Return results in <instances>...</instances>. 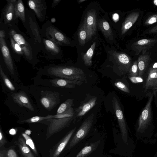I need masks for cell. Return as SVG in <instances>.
I'll return each instance as SVG.
<instances>
[{"label": "cell", "mask_w": 157, "mask_h": 157, "mask_svg": "<svg viewBox=\"0 0 157 157\" xmlns=\"http://www.w3.org/2000/svg\"><path fill=\"white\" fill-rule=\"evenodd\" d=\"M76 128L70 131L54 147L50 153V157H59L63 150L72 136L75 132Z\"/></svg>", "instance_id": "cell-14"}, {"label": "cell", "mask_w": 157, "mask_h": 157, "mask_svg": "<svg viewBox=\"0 0 157 157\" xmlns=\"http://www.w3.org/2000/svg\"><path fill=\"white\" fill-rule=\"evenodd\" d=\"M113 19L115 21H117L119 19V16L117 14L115 13L113 16Z\"/></svg>", "instance_id": "cell-45"}, {"label": "cell", "mask_w": 157, "mask_h": 157, "mask_svg": "<svg viewBox=\"0 0 157 157\" xmlns=\"http://www.w3.org/2000/svg\"><path fill=\"white\" fill-rule=\"evenodd\" d=\"M95 45L96 42H94L86 53H82V59L85 64L87 66H90L92 64L91 59L93 55Z\"/></svg>", "instance_id": "cell-27"}, {"label": "cell", "mask_w": 157, "mask_h": 157, "mask_svg": "<svg viewBox=\"0 0 157 157\" xmlns=\"http://www.w3.org/2000/svg\"><path fill=\"white\" fill-rule=\"evenodd\" d=\"M52 115H49L45 117L34 116L30 118L25 120L20 121L21 123H32L40 122L44 120L52 118Z\"/></svg>", "instance_id": "cell-29"}, {"label": "cell", "mask_w": 157, "mask_h": 157, "mask_svg": "<svg viewBox=\"0 0 157 157\" xmlns=\"http://www.w3.org/2000/svg\"><path fill=\"white\" fill-rule=\"evenodd\" d=\"M112 54L121 71L125 73L128 72L132 65L130 57L125 54L115 51L113 52Z\"/></svg>", "instance_id": "cell-13"}, {"label": "cell", "mask_w": 157, "mask_h": 157, "mask_svg": "<svg viewBox=\"0 0 157 157\" xmlns=\"http://www.w3.org/2000/svg\"><path fill=\"white\" fill-rule=\"evenodd\" d=\"M17 0H7L8 3L3 12L4 23L6 24L11 25L12 26V22L15 21V6Z\"/></svg>", "instance_id": "cell-15"}, {"label": "cell", "mask_w": 157, "mask_h": 157, "mask_svg": "<svg viewBox=\"0 0 157 157\" xmlns=\"http://www.w3.org/2000/svg\"><path fill=\"white\" fill-rule=\"evenodd\" d=\"M157 22V14L153 15L149 17L145 21V24L150 25Z\"/></svg>", "instance_id": "cell-37"}, {"label": "cell", "mask_w": 157, "mask_h": 157, "mask_svg": "<svg viewBox=\"0 0 157 157\" xmlns=\"http://www.w3.org/2000/svg\"><path fill=\"white\" fill-rule=\"evenodd\" d=\"M97 100L96 97L91 98L86 103L79 106L76 109V115L78 117H81L85 114L95 106Z\"/></svg>", "instance_id": "cell-20"}, {"label": "cell", "mask_w": 157, "mask_h": 157, "mask_svg": "<svg viewBox=\"0 0 157 157\" xmlns=\"http://www.w3.org/2000/svg\"><path fill=\"white\" fill-rule=\"evenodd\" d=\"M16 133L15 130L14 129H12L10 131V133L12 135H14Z\"/></svg>", "instance_id": "cell-46"}, {"label": "cell", "mask_w": 157, "mask_h": 157, "mask_svg": "<svg viewBox=\"0 0 157 157\" xmlns=\"http://www.w3.org/2000/svg\"><path fill=\"white\" fill-rule=\"evenodd\" d=\"M93 145H89L84 147L75 157H84L90 153L93 150Z\"/></svg>", "instance_id": "cell-34"}, {"label": "cell", "mask_w": 157, "mask_h": 157, "mask_svg": "<svg viewBox=\"0 0 157 157\" xmlns=\"http://www.w3.org/2000/svg\"><path fill=\"white\" fill-rule=\"evenodd\" d=\"M157 42L156 39H144L133 43L132 47L136 52V55H138L142 51L143 53H145L147 49L153 46Z\"/></svg>", "instance_id": "cell-16"}, {"label": "cell", "mask_w": 157, "mask_h": 157, "mask_svg": "<svg viewBox=\"0 0 157 157\" xmlns=\"http://www.w3.org/2000/svg\"><path fill=\"white\" fill-rule=\"evenodd\" d=\"M147 95L148 100L143 109L138 120V132H143L147 128L152 120L151 105L153 99V95L149 92Z\"/></svg>", "instance_id": "cell-4"}, {"label": "cell", "mask_w": 157, "mask_h": 157, "mask_svg": "<svg viewBox=\"0 0 157 157\" xmlns=\"http://www.w3.org/2000/svg\"><path fill=\"white\" fill-rule=\"evenodd\" d=\"M78 36L79 44L84 46L87 38V33L85 23L84 20L79 27Z\"/></svg>", "instance_id": "cell-26"}, {"label": "cell", "mask_w": 157, "mask_h": 157, "mask_svg": "<svg viewBox=\"0 0 157 157\" xmlns=\"http://www.w3.org/2000/svg\"><path fill=\"white\" fill-rule=\"evenodd\" d=\"M128 73L130 76H139V69L137 61H135L132 64Z\"/></svg>", "instance_id": "cell-35"}, {"label": "cell", "mask_w": 157, "mask_h": 157, "mask_svg": "<svg viewBox=\"0 0 157 157\" xmlns=\"http://www.w3.org/2000/svg\"><path fill=\"white\" fill-rule=\"evenodd\" d=\"M86 1V0H79L78 1V3H81L84 1Z\"/></svg>", "instance_id": "cell-48"}, {"label": "cell", "mask_w": 157, "mask_h": 157, "mask_svg": "<svg viewBox=\"0 0 157 157\" xmlns=\"http://www.w3.org/2000/svg\"><path fill=\"white\" fill-rule=\"evenodd\" d=\"M139 16L138 12L130 13L125 18L122 24L121 28V34L125 33L135 23Z\"/></svg>", "instance_id": "cell-19"}, {"label": "cell", "mask_w": 157, "mask_h": 157, "mask_svg": "<svg viewBox=\"0 0 157 157\" xmlns=\"http://www.w3.org/2000/svg\"><path fill=\"white\" fill-rule=\"evenodd\" d=\"M40 101L43 106L48 111L52 109L59 103V94L55 92L46 91Z\"/></svg>", "instance_id": "cell-9"}, {"label": "cell", "mask_w": 157, "mask_h": 157, "mask_svg": "<svg viewBox=\"0 0 157 157\" xmlns=\"http://www.w3.org/2000/svg\"><path fill=\"white\" fill-rule=\"evenodd\" d=\"M94 115L91 114L82 124L77 132L68 144L67 148L70 149L82 140L90 131L93 124Z\"/></svg>", "instance_id": "cell-5"}, {"label": "cell", "mask_w": 157, "mask_h": 157, "mask_svg": "<svg viewBox=\"0 0 157 157\" xmlns=\"http://www.w3.org/2000/svg\"><path fill=\"white\" fill-rule=\"evenodd\" d=\"M73 101V99H69L66 100L59 106L57 110L56 114H62L72 107Z\"/></svg>", "instance_id": "cell-28"}, {"label": "cell", "mask_w": 157, "mask_h": 157, "mask_svg": "<svg viewBox=\"0 0 157 157\" xmlns=\"http://www.w3.org/2000/svg\"><path fill=\"white\" fill-rule=\"evenodd\" d=\"M97 26L106 38H113V34L108 22L104 19L97 20Z\"/></svg>", "instance_id": "cell-23"}, {"label": "cell", "mask_w": 157, "mask_h": 157, "mask_svg": "<svg viewBox=\"0 0 157 157\" xmlns=\"http://www.w3.org/2000/svg\"><path fill=\"white\" fill-rule=\"evenodd\" d=\"M17 143L23 157H35L31 152L23 138L19 137Z\"/></svg>", "instance_id": "cell-24"}, {"label": "cell", "mask_w": 157, "mask_h": 157, "mask_svg": "<svg viewBox=\"0 0 157 157\" xmlns=\"http://www.w3.org/2000/svg\"><path fill=\"white\" fill-rule=\"evenodd\" d=\"M74 111L72 107L64 113L60 114L52 115V118H63L74 117Z\"/></svg>", "instance_id": "cell-33"}, {"label": "cell", "mask_w": 157, "mask_h": 157, "mask_svg": "<svg viewBox=\"0 0 157 157\" xmlns=\"http://www.w3.org/2000/svg\"><path fill=\"white\" fill-rule=\"evenodd\" d=\"M44 24L42 28L43 35L56 44L59 45H69V39L51 24L47 22Z\"/></svg>", "instance_id": "cell-2"}, {"label": "cell", "mask_w": 157, "mask_h": 157, "mask_svg": "<svg viewBox=\"0 0 157 157\" xmlns=\"http://www.w3.org/2000/svg\"><path fill=\"white\" fill-rule=\"evenodd\" d=\"M145 90L153 91L154 95L157 92V62L153 64L149 68L145 82Z\"/></svg>", "instance_id": "cell-10"}, {"label": "cell", "mask_w": 157, "mask_h": 157, "mask_svg": "<svg viewBox=\"0 0 157 157\" xmlns=\"http://www.w3.org/2000/svg\"><path fill=\"white\" fill-rule=\"evenodd\" d=\"M143 53L138 58L137 60L139 69V76L142 77L146 69L150 60L148 55Z\"/></svg>", "instance_id": "cell-22"}, {"label": "cell", "mask_w": 157, "mask_h": 157, "mask_svg": "<svg viewBox=\"0 0 157 157\" xmlns=\"http://www.w3.org/2000/svg\"><path fill=\"white\" fill-rule=\"evenodd\" d=\"M43 41L47 52L56 58H58L61 52L58 45L49 39L43 38Z\"/></svg>", "instance_id": "cell-21"}, {"label": "cell", "mask_w": 157, "mask_h": 157, "mask_svg": "<svg viewBox=\"0 0 157 157\" xmlns=\"http://www.w3.org/2000/svg\"><path fill=\"white\" fill-rule=\"evenodd\" d=\"M73 117L46 119L49 122L46 133V138H49L53 134L60 131L69 125L73 119Z\"/></svg>", "instance_id": "cell-6"}, {"label": "cell", "mask_w": 157, "mask_h": 157, "mask_svg": "<svg viewBox=\"0 0 157 157\" xmlns=\"http://www.w3.org/2000/svg\"><path fill=\"white\" fill-rule=\"evenodd\" d=\"M61 0H54L53 1L52 3V7H54L56 6Z\"/></svg>", "instance_id": "cell-44"}, {"label": "cell", "mask_w": 157, "mask_h": 157, "mask_svg": "<svg viewBox=\"0 0 157 157\" xmlns=\"http://www.w3.org/2000/svg\"><path fill=\"white\" fill-rule=\"evenodd\" d=\"M87 33L86 42L90 41L94 36L97 31V20L96 11L94 9L88 10L86 13L84 20Z\"/></svg>", "instance_id": "cell-8"}, {"label": "cell", "mask_w": 157, "mask_h": 157, "mask_svg": "<svg viewBox=\"0 0 157 157\" xmlns=\"http://www.w3.org/2000/svg\"></svg>", "instance_id": "cell-49"}, {"label": "cell", "mask_w": 157, "mask_h": 157, "mask_svg": "<svg viewBox=\"0 0 157 157\" xmlns=\"http://www.w3.org/2000/svg\"><path fill=\"white\" fill-rule=\"evenodd\" d=\"M6 150L1 149L0 150V157H6Z\"/></svg>", "instance_id": "cell-42"}, {"label": "cell", "mask_w": 157, "mask_h": 157, "mask_svg": "<svg viewBox=\"0 0 157 157\" xmlns=\"http://www.w3.org/2000/svg\"><path fill=\"white\" fill-rule=\"evenodd\" d=\"M7 143L1 128L0 129V147H1Z\"/></svg>", "instance_id": "cell-40"}, {"label": "cell", "mask_w": 157, "mask_h": 157, "mask_svg": "<svg viewBox=\"0 0 157 157\" xmlns=\"http://www.w3.org/2000/svg\"><path fill=\"white\" fill-rule=\"evenodd\" d=\"M0 47L5 64L9 71L14 75V68L12 59L4 38H0Z\"/></svg>", "instance_id": "cell-12"}, {"label": "cell", "mask_w": 157, "mask_h": 157, "mask_svg": "<svg viewBox=\"0 0 157 157\" xmlns=\"http://www.w3.org/2000/svg\"><path fill=\"white\" fill-rule=\"evenodd\" d=\"M47 71L50 75L61 78L78 80L84 83L86 80L85 73L82 70L78 68L56 66L48 68Z\"/></svg>", "instance_id": "cell-1"}, {"label": "cell", "mask_w": 157, "mask_h": 157, "mask_svg": "<svg viewBox=\"0 0 157 157\" xmlns=\"http://www.w3.org/2000/svg\"><path fill=\"white\" fill-rule=\"evenodd\" d=\"M12 97L14 101L21 107H25L31 111L34 110L27 96L24 91L14 93L12 94Z\"/></svg>", "instance_id": "cell-17"}, {"label": "cell", "mask_w": 157, "mask_h": 157, "mask_svg": "<svg viewBox=\"0 0 157 157\" xmlns=\"http://www.w3.org/2000/svg\"><path fill=\"white\" fill-rule=\"evenodd\" d=\"M9 36L10 38V45L13 50L16 53L24 57V52L19 45L9 35Z\"/></svg>", "instance_id": "cell-32"}, {"label": "cell", "mask_w": 157, "mask_h": 157, "mask_svg": "<svg viewBox=\"0 0 157 157\" xmlns=\"http://www.w3.org/2000/svg\"><path fill=\"white\" fill-rule=\"evenodd\" d=\"M15 20L19 17L23 23L26 22L25 7L21 0H17L15 4Z\"/></svg>", "instance_id": "cell-25"}, {"label": "cell", "mask_w": 157, "mask_h": 157, "mask_svg": "<svg viewBox=\"0 0 157 157\" xmlns=\"http://www.w3.org/2000/svg\"><path fill=\"white\" fill-rule=\"evenodd\" d=\"M129 78L131 81L133 83H136L142 82H143L144 79L142 77L137 76H129Z\"/></svg>", "instance_id": "cell-39"}, {"label": "cell", "mask_w": 157, "mask_h": 157, "mask_svg": "<svg viewBox=\"0 0 157 157\" xmlns=\"http://www.w3.org/2000/svg\"><path fill=\"white\" fill-rule=\"evenodd\" d=\"M112 102L114 111L117 119L122 139L125 143L128 144L127 128L123 111L118 101L115 96L113 98Z\"/></svg>", "instance_id": "cell-7"}, {"label": "cell", "mask_w": 157, "mask_h": 157, "mask_svg": "<svg viewBox=\"0 0 157 157\" xmlns=\"http://www.w3.org/2000/svg\"><path fill=\"white\" fill-rule=\"evenodd\" d=\"M52 85L54 86L66 88H74L76 85H82L84 82L76 80H70L63 78H56L50 80Z\"/></svg>", "instance_id": "cell-18"}, {"label": "cell", "mask_w": 157, "mask_h": 157, "mask_svg": "<svg viewBox=\"0 0 157 157\" xmlns=\"http://www.w3.org/2000/svg\"><path fill=\"white\" fill-rule=\"evenodd\" d=\"M114 85L122 91L127 93H130V91L128 87L121 81H118L114 83Z\"/></svg>", "instance_id": "cell-36"}, {"label": "cell", "mask_w": 157, "mask_h": 157, "mask_svg": "<svg viewBox=\"0 0 157 157\" xmlns=\"http://www.w3.org/2000/svg\"><path fill=\"white\" fill-rule=\"evenodd\" d=\"M153 3L154 5L157 6V0H155L153 1Z\"/></svg>", "instance_id": "cell-47"}, {"label": "cell", "mask_w": 157, "mask_h": 157, "mask_svg": "<svg viewBox=\"0 0 157 157\" xmlns=\"http://www.w3.org/2000/svg\"><path fill=\"white\" fill-rule=\"evenodd\" d=\"M22 135L25 139L26 144L30 147L33 152L38 156V155L37 151L31 138L25 133H22Z\"/></svg>", "instance_id": "cell-31"}, {"label": "cell", "mask_w": 157, "mask_h": 157, "mask_svg": "<svg viewBox=\"0 0 157 157\" xmlns=\"http://www.w3.org/2000/svg\"><path fill=\"white\" fill-rule=\"evenodd\" d=\"M5 32L3 30L1 29L0 31V38H5Z\"/></svg>", "instance_id": "cell-43"}, {"label": "cell", "mask_w": 157, "mask_h": 157, "mask_svg": "<svg viewBox=\"0 0 157 157\" xmlns=\"http://www.w3.org/2000/svg\"><path fill=\"white\" fill-rule=\"evenodd\" d=\"M10 29L9 35L19 45L24 52L25 58L27 60L32 61L36 56L29 42L18 30L15 29L12 27Z\"/></svg>", "instance_id": "cell-3"}, {"label": "cell", "mask_w": 157, "mask_h": 157, "mask_svg": "<svg viewBox=\"0 0 157 157\" xmlns=\"http://www.w3.org/2000/svg\"><path fill=\"white\" fill-rule=\"evenodd\" d=\"M29 7L35 13L40 21H43L46 17L47 9L46 2L44 0H30L28 2Z\"/></svg>", "instance_id": "cell-11"}, {"label": "cell", "mask_w": 157, "mask_h": 157, "mask_svg": "<svg viewBox=\"0 0 157 157\" xmlns=\"http://www.w3.org/2000/svg\"><path fill=\"white\" fill-rule=\"evenodd\" d=\"M6 157H18L15 150L13 148L9 149L6 151Z\"/></svg>", "instance_id": "cell-38"}, {"label": "cell", "mask_w": 157, "mask_h": 157, "mask_svg": "<svg viewBox=\"0 0 157 157\" xmlns=\"http://www.w3.org/2000/svg\"><path fill=\"white\" fill-rule=\"evenodd\" d=\"M157 33V25L154 27L148 32L149 34Z\"/></svg>", "instance_id": "cell-41"}, {"label": "cell", "mask_w": 157, "mask_h": 157, "mask_svg": "<svg viewBox=\"0 0 157 157\" xmlns=\"http://www.w3.org/2000/svg\"><path fill=\"white\" fill-rule=\"evenodd\" d=\"M0 74L6 86L10 90L12 91L15 90V87L4 72L1 65H0Z\"/></svg>", "instance_id": "cell-30"}]
</instances>
